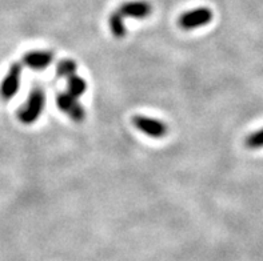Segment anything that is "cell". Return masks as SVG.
<instances>
[{"label":"cell","instance_id":"8992f818","mask_svg":"<svg viewBox=\"0 0 263 261\" xmlns=\"http://www.w3.org/2000/svg\"><path fill=\"white\" fill-rule=\"evenodd\" d=\"M118 12L123 17H133V19H146L153 12V6L144 0H133L124 2L119 6Z\"/></svg>","mask_w":263,"mask_h":261},{"label":"cell","instance_id":"6da1fadb","mask_svg":"<svg viewBox=\"0 0 263 261\" xmlns=\"http://www.w3.org/2000/svg\"><path fill=\"white\" fill-rule=\"evenodd\" d=\"M44 106L46 93L40 87H35L27 97V102L17 111V119L23 124H33L43 113Z\"/></svg>","mask_w":263,"mask_h":261},{"label":"cell","instance_id":"7a4b0ae2","mask_svg":"<svg viewBox=\"0 0 263 261\" xmlns=\"http://www.w3.org/2000/svg\"><path fill=\"white\" fill-rule=\"evenodd\" d=\"M214 17V12L207 8V7H199L195 10L187 11V12L182 13L178 20V24L182 30L190 31L199 28V27H204L210 23Z\"/></svg>","mask_w":263,"mask_h":261},{"label":"cell","instance_id":"52a82bcc","mask_svg":"<svg viewBox=\"0 0 263 261\" xmlns=\"http://www.w3.org/2000/svg\"><path fill=\"white\" fill-rule=\"evenodd\" d=\"M55 59L53 52L50 51H30L24 53L23 64L32 70H46Z\"/></svg>","mask_w":263,"mask_h":261},{"label":"cell","instance_id":"30bf717a","mask_svg":"<svg viewBox=\"0 0 263 261\" xmlns=\"http://www.w3.org/2000/svg\"><path fill=\"white\" fill-rule=\"evenodd\" d=\"M78 64L71 59H63L60 60L57 66V75L59 77H66L68 79L72 75H77Z\"/></svg>","mask_w":263,"mask_h":261},{"label":"cell","instance_id":"ba28073f","mask_svg":"<svg viewBox=\"0 0 263 261\" xmlns=\"http://www.w3.org/2000/svg\"><path fill=\"white\" fill-rule=\"evenodd\" d=\"M108 26H110V30L112 32L114 37L117 39H123L127 33L126 24H124V17L120 15L119 12H112L111 13L110 19H108Z\"/></svg>","mask_w":263,"mask_h":261},{"label":"cell","instance_id":"9c48e42d","mask_svg":"<svg viewBox=\"0 0 263 261\" xmlns=\"http://www.w3.org/2000/svg\"><path fill=\"white\" fill-rule=\"evenodd\" d=\"M67 92L72 95L73 97H80L82 95H84L87 91V83L83 77L78 76V75H72L67 79Z\"/></svg>","mask_w":263,"mask_h":261},{"label":"cell","instance_id":"3957f363","mask_svg":"<svg viewBox=\"0 0 263 261\" xmlns=\"http://www.w3.org/2000/svg\"><path fill=\"white\" fill-rule=\"evenodd\" d=\"M22 64L12 63L7 71L6 76L0 83V97L3 100H11L16 95L22 82Z\"/></svg>","mask_w":263,"mask_h":261},{"label":"cell","instance_id":"8fae6325","mask_svg":"<svg viewBox=\"0 0 263 261\" xmlns=\"http://www.w3.org/2000/svg\"><path fill=\"white\" fill-rule=\"evenodd\" d=\"M245 146L249 149L263 148V128L258 129V131L247 136L246 140H245Z\"/></svg>","mask_w":263,"mask_h":261},{"label":"cell","instance_id":"5b68a950","mask_svg":"<svg viewBox=\"0 0 263 261\" xmlns=\"http://www.w3.org/2000/svg\"><path fill=\"white\" fill-rule=\"evenodd\" d=\"M57 106L72 122L82 123L86 119V111H84L83 106L78 102L77 97H73L68 92L59 93L57 96Z\"/></svg>","mask_w":263,"mask_h":261},{"label":"cell","instance_id":"277c9868","mask_svg":"<svg viewBox=\"0 0 263 261\" xmlns=\"http://www.w3.org/2000/svg\"><path fill=\"white\" fill-rule=\"evenodd\" d=\"M133 124L135 126V128L139 129L140 132L150 136V137H154V139H162L168 132L167 126L162 120L148 117V116H134Z\"/></svg>","mask_w":263,"mask_h":261}]
</instances>
